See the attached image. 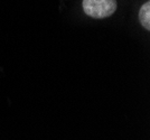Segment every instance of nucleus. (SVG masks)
Wrapping results in <instances>:
<instances>
[{
    "instance_id": "f257e3e1",
    "label": "nucleus",
    "mask_w": 150,
    "mask_h": 140,
    "mask_svg": "<svg viewBox=\"0 0 150 140\" xmlns=\"http://www.w3.org/2000/svg\"><path fill=\"white\" fill-rule=\"evenodd\" d=\"M83 10L88 16L95 19H103L115 13L117 0H83Z\"/></svg>"
},
{
    "instance_id": "f03ea898",
    "label": "nucleus",
    "mask_w": 150,
    "mask_h": 140,
    "mask_svg": "<svg viewBox=\"0 0 150 140\" xmlns=\"http://www.w3.org/2000/svg\"><path fill=\"white\" fill-rule=\"evenodd\" d=\"M139 21L144 29L150 30V1H146L139 11Z\"/></svg>"
}]
</instances>
